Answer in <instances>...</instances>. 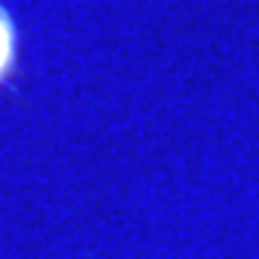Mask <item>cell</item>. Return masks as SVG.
I'll return each mask as SVG.
<instances>
[{"label":"cell","instance_id":"6da1fadb","mask_svg":"<svg viewBox=\"0 0 259 259\" xmlns=\"http://www.w3.org/2000/svg\"><path fill=\"white\" fill-rule=\"evenodd\" d=\"M15 64V23L6 12L0 9V78Z\"/></svg>","mask_w":259,"mask_h":259}]
</instances>
